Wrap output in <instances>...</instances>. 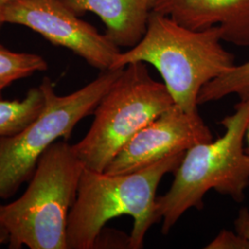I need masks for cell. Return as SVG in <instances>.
<instances>
[{
    "mask_svg": "<svg viewBox=\"0 0 249 249\" xmlns=\"http://www.w3.org/2000/svg\"><path fill=\"white\" fill-rule=\"evenodd\" d=\"M78 16L96 14L105 23L107 38L119 47L132 48L146 33L153 0H62Z\"/></svg>",
    "mask_w": 249,
    "mask_h": 249,
    "instance_id": "cell-10",
    "label": "cell"
},
{
    "mask_svg": "<svg viewBox=\"0 0 249 249\" xmlns=\"http://www.w3.org/2000/svg\"><path fill=\"white\" fill-rule=\"evenodd\" d=\"M212 141L213 133L197 111L187 112L175 104L136 134L105 172L110 175L132 173Z\"/></svg>",
    "mask_w": 249,
    "mask_h": 249,
    "instance_id": "cell-8",
    "label": "cell"
},
{
    "mask_svg": "<svg viewBox=\"0 0 249 249\" xmlns=\"http://www.w3.org/2000/svg\"><path fill=\"white\" fill-rule=\"evenodd\" d=\"M235 231L239 233L249 243V210L243 208L238 213L237 218L234 221Z\"/></svg>",
    "mask_w": 249,
    "mask_h": 249,
    "instance_id": "cell-15",
    "label": "cell"
},
{
    "mask_svg": "<svg viewBox=\"0 0 249 249\" xmlns=\"http://www.w3.org/2000/svg\"><path fill=\"white\" fill-rule=\"evenodd\" d=\"M0 99H2V91H0Z\"/></svg>",
    "mask_w": 249,
    "mask_h": 249,
    "instance_id": "cell-19",
    "label": "cell"
},
{
    "mask_svg": "<svg viewBox=\"0 0 249 249\" xmlns=\"http://www.w3.org/2000/svg\"><path fill=\"white\" fill-rule=\"evenodd\" d=\"M14 0H0V28L4 24L3 20H2V14L5 8L9 5V3L13 2Z\"/></svg>",
    "mask_w": 249,
    "mask_h": 249,
    "instance_id": "cell-17",
    "label": "cell"
},
{
    "mask_svg": "<svg viewBox=\"0 0 249 249\" xmlns=\"http://www.w3.org/2000/svg\"><path fill=\"white\" fill-rule=\"evenodd\" d=\"M246 140H247V142H248V150H247V152L249 154V125H248L247 132H246Z\"/></svg>",
    "mask_w": 249,
    "mask_h": 249,
    "instance_id": "cell-18",
    "label": "cell"
},
{
    "mask_svg": "<svg viewBox=\"0 0 249 249\" xmlns=\"http://www.w3.org/2000/svg\"><path fill=\"white\" fill-rule=\"evenodd\" d=\"M2 20L35 31L101 71L111 70L120 53L106 35L80 19L62 0H14L4 9Z\"/></svg>",
    "mask_w": 249,
    "mask_h": 249,
    "instance_id": "cell-7",
    "label": "cell"
},
{
    "mask_svg": "<svg viewBox=\"0 0 249 249\" xmlns=\"http://www.w3.org/2000/svg\"><path fill=\"white\" fill-rule=\"evenodd\" d=\"M221 124L225 128L223 136L187 150L174 172L169 190L157 196L156 214L162 222V233H168L189 209H202L203 197L212 189L236 202L245 198L249 186V154L244 148L249 124V97L240 100L234 113L223 118Z\"/></svg>",
    "mask_w": 249,
    "mask_h": 249,
    "instance_id": "cell-4",
    "label": "cell"
},
{
    "mask_svg": "<svg viewBox=\"0 0 249 249\" xmlns=\"http://www.w3.org/2000/svg\"><path fill=\"white\" fill-rule=\"evenodd\" d=\"M185 153L172 154L127 174L110 175L85 167L69 215L68 249L96 248L106 224L120 216L133 219L128 249H142L146 233L160 222L156 214V192L160 180L177 170Z\"/></svg>",
    "mask_w": 249,
    "mask_h": 249,
    "instance_id": "cell-1",
    "label": "cell"
},
{
    "mask_svg": "<svg viewBox=\"0 0 249 249\" xmlns=\"http://www.w3.org/2000/svg\"><path fill=\"white\" fill-rule=\"evenodd\" d=\"M47 63L39 54L13 52L0 45V91L13 82L45 71Z\"/></svg>",
    "mask_w": 249,
    "mask_h": 249,
    "instance_id": "cell-13",
    "label": "cell"
},
{
    "mask_svg": "<svg viewBox=\"0 0 249 249\" xmlns=\"http://www.w3.org/2000/svg\"><path fill=\"white\" fill-rule=\"evenodd\" d=\"M123 69L107 70L68 95H57L53 82L40 84L44 107L18 133L0 137V199L9 198L29 181L41 155L53 143L69 140L77 124L93 114Z\"/></svg>",
    "mask_w": 249,
    "mask_h": 249,
    "instance_id": "cell-5",
    "label": "cell"
},
{
    "mask_svg": "<svg viewBox=\"0 0 249 249\" xmlns=\"http://www.w3.org/2000/svg\"><path fill=\"white\" fill-rule=\"evenodd\" d=\"M205 249H249V243L236 231L223 230Z\"/></svg>",
    "mask_w": 249,
    "mask_h": 249,
    "instance_id": "cell-14",
    "label": "cell"
},
{
    "mask_svg": "<svg viewBox=\"0 0 249 249\" xmlns=\"http://www.w3.org/2000/svg\"><path fill=\"white\" fill-rule=\"evenodd\" d=\"M9 232L4 225L0 223V247L9 243Z\"/></svg>",
    "mask_w": 249,
    "mask_h": 249,
    "instance_id": "cell-16",
    "label": "cell"
},
{
    "mask_svg": "<svg viewBox=\"0 0 249 249\" xmlns=\"http://www.w3.org/2000/svg\"><path fill=\"white\" fill-rule=\"evenodd\" d=\"M175 105L164 83L143 62L123 68L95 108L89 131L73 150L86 168L105 172L136 134Z\"/></svg>",
    "mask_w": 249,
    "mask_h": 249,
    "instance_id": "cell-6",
    "label": "cell"
},
{
    "mask_svg": "<svg viewBox=\"0 0 249 249\" xmlns=\"http://www.w3.org/2000/svg\"><path fill=\"white\" fill-rule=\"evenodd\" d=\"M230 94L238 95L240 100L249 97V60L207 83L199 92L197 104L218 101Z\"/></svg>",
    "mask_w": 249,
    "mask_h": 249,
    "instance_id": "cell-12",
    "label": "cell"
},
{
    "mask_svg": "<svg viewBox=\"0 0 249 249\" xmlns=\"http://www.w3.org/2000/svg\"><path fill=\"white\" fill-rule=\"evenodd\" d=\"M84 169L66 140L41 155L25 192L12 202L0 203V223L9 232V249H68L69 215Z\"/></svg>",
    "mask_w": 249,
    "mask_h": 249,
    "instance_id": "cell-3",
    "label": "cell"
},
{
    "mask_svg": "<svg viewBox=\"0 0 249 249\" xmlns=\"http://www.w3.org/2000/svg\"><path fill=\"white\" fill-rule=\"evenodd\" d=\"M152 11L192 30L218 26L223 41L249 47V0H153Z\"/></svg>",
    "mask_w": 249,
    "mask_h": 249,
    "instance_id": "cell-9",
    "label": "cell"
},
{
    "mask_svg": "<svg viewBox=\"0 0 249 249\" xmlns=\"http://www.w3.org/2000/svg\"><path fill=\"white\" fill-rule=\"evenodd\" d=\"M43 107L44 95L40 87L29 89L24 98L0 99V137L18 133L39 115Z\"/></svg>",
    "mask_w": 249,
    "mask_h": 249,
    "instance_id": "cell-11",
    "label": "cell"
},
{
    "mask_svg": "<svg viewBox=\"0 0 249 249\" xmlns=\"http://www.w3.org/2000/svg\"><path fill=\"white\" fill-rule=\"evenodd\" d=\"M222 42L218 26L192 30L151 11L142 39L118 53L111 70L131 63L150 64L160 73L175 104L187 112H195L201 89L235 66L234 56Z\"/></svg>",
    "mask_w": 249,
    "mask_h": 249,
    "instance_id": "cell-2",
    "label": "cell"
}]
</instances>
